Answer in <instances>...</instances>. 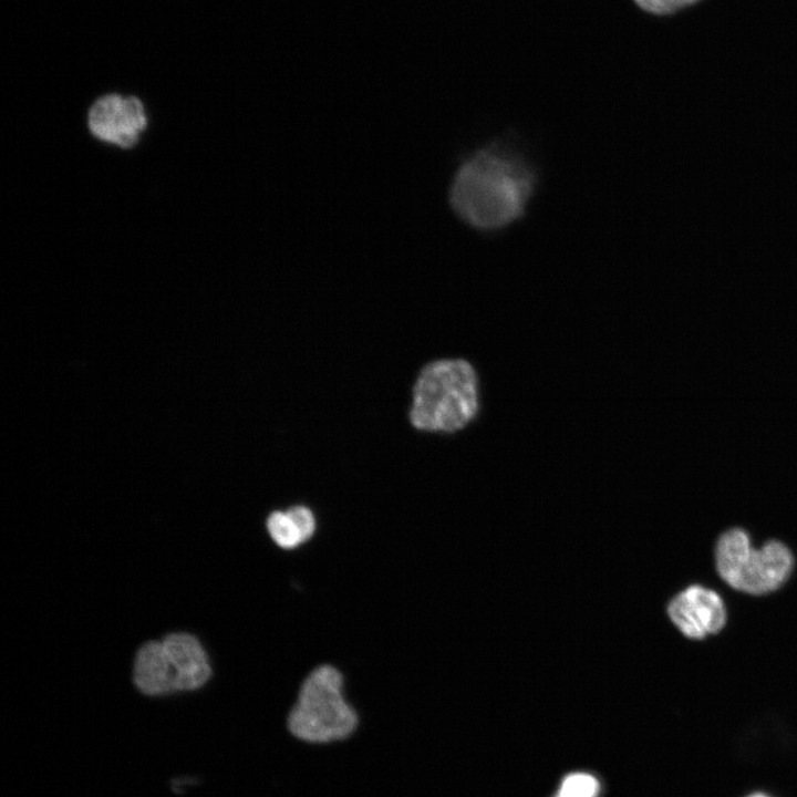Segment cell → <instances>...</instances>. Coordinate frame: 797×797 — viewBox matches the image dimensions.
Returning a JSON list of instances; mask_svg holds the SVG:
<instances>
[{
	"label": "cell",
	"mask_w": 797,
	"mask_h": 797,
	"mask_svg": "<svg viewBox=\"0 0 797 797\" xmlns=\"http://www.w3.org/2000/svg\"><path fill=\"white\" fill-rule=\"evenodd\" d=\"M133 681L137 690L148 696L178 692L175 672L162 641H147L137 650Z\"/></svg>",
	"instance_id": "8"
},
{
	"label": "cell",
	"mask_w": 797,
	"mask_h": 797,
	"mask_svg": "<svg viewBox=\"0 0 797 797\" xmlns=\"http://www.w3.org/2000/svg\"><path fill=\"white\" fill-rule=\"evenodd\" d=\"M642 10L656 14L665 15L676 12L680 9L692 6L698 0H633Z\"/></svg>",
	"instance_id": "12"
},
{
	"label": "cell",
	"mask_w": 797,
	"mask_h": 797,
	"mask_svg": "<svg viewBox=\"0 0 797 797\" xmlns=\"http://www.w3.org/2000/svg\"><path fill=\"white\" fill-rule=\"evenodd\" d=\"M714 557L722 580L734 590L753 596L776 591L795 565L794 555L784 542L772 539L755 549L748 532L738 527L718 537Z\"/></svg>",
	"instance_id": "4"
},
{
	"label": "cell",
	"mask_w": 797,
	"mask_h": 797,
	"mask_svg": "<svg viewBox=\"0 0 797 797\" xmlns=\"http://www.w3.org/2000/svg\"><path fill=\"white\" fill-rule=\"evenodd\" d=\"M342 673L332 665L315 667L302 682L286 717L288 734L310 746H330L350 741L360 716L345 696Z\"/></svg>",
	"instance_id": "3"
},
{
	"label": "cell",
	"mask_w": 797,
	"mask_h": 797,
	"mask_svg": "<svg viewBox=\"0 0 797 797\" xmlns=\"http://www.w3.org/2000/svg\"><path fill=\"white\" fill-rule=\"evenodd\" d=\"M85 123L87 132L99 143L132 151L149 128V114L141 96L112 91L92 100Z\"/></svg>",
	"instance_id": "5"
},
{
	"label": "cell",
	"mask_w": 797,
	"mask_h": 797,
	"mask_svg": "<svg viewBox=\"0 0 797 797\" xmlns=\"http://www.w3.org/2000/svg\"><path fill=\"white\" fill-rule=\"evenodd\" d=\"M598 791L599 783L592 775L575 773L563 779L557 797H597Z\"/></svg>",
	"instance_id": "10"
},
{
	"label": "cell",
	"mask_w": 797,
	"mask_h": 797,
	"mask_svg": "<svg viewBox=\"0 0 797 797\" xmlns=\"http://www.w3.org/2000/svg\"><path fill=\"white\" fill-rule=\"evenodd\" d=\"M480 407L477 368L460 356L439 358L426 363L417 373L408 418L417 431L454 434L472 424Z\"/></svg>",
	"instance_id": "2"
},
{
	"label": "cell",
	"mask_w": 797,
	"mask_h": 797,
	"mask_svg": "<svg viewBox=\"0 0 797 797\" xmlns=\"http://www.w3.org/2000/svg\"><path fill=\"white\" fill-rule=\"evenodd\" d=\"M541 184L539 161L522 137L510 131L459 155L447 185V205L469 230L495 236L526 218Z\"/></svg>",
	"instance_id": "1"
},
{
	"label": "cell",
	"mask_w": 797,
	"mask_h": 797,
	"mask_svg": "<svg viewBox=\"0 0 797 797\" xmlns=\"http://www.w3.org/2000/svg\"><path fill=\"white\" fill-rule=\"evenodd\" d=\"M163 645L176 676L177 691H195L211 676L208 655L200 641L187 632L167 634Z\"/></svg>",
	"instance_id": "7"
},
{
	"label": "cell",
	"mask_w": 797,
	"mask_h": 797,
	"mask_svg": "<svg viewBox=\"0 0 797 797\" xmlns=\"http://www.w3.org/2000/svg\"><path fill=\"white\" fill-rule=\"evenodd\" d=\"M287 511L298 526L303 541H308L317 528V520L312 510L304 505H293Z\"/></svg>",
	"instance_id": "11"
},
{
	"label": "cell",
	"mask_w": 797,
	"mask_h": 797,
	"mask_svg": "<svg viewBox=\"0 0 797 797\" xmlns=\"http://www.w3.org/2000/svg\"><path fill=\"white\" fill-rule=\"evenodd\" d=\"M742 797H778L765 789H753L744 794Z\"/></svg>",
	"instance_id": "13"
},
{
	"label": "cell",
	"mask_w": 797,
	"mask_h": 797,
	"mask_svg": "<svg viewBox=\"0 0 797 797\" xmlns=\"http://www.w3.org/2000/svg\"><path fill=\"white\" fill-rule=\"evenodd\" d=\"M266 528L273 542L282 549H294L304 542L287 509L272 511L267 517Z\"/></svg>",
	"instance_id": "9"
},
{
	"label": "cell",
	"mask_w": 797,
	"mask_h": 797,
	"mask_svg": "<svg viewBox=\"0 0 797 797\" xmlns=\"http://www.w3.org/2000/svg\"><path fill=\"white\" fill-rule=\"evenodd\" d=\"M666 614L681 634L691 640L717 634L727 620L723 598L702 584H690L674 594L666 604Z\"/></svg>",
	"instance_id": "6"
}]
</instances>
